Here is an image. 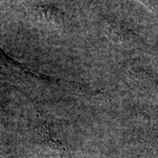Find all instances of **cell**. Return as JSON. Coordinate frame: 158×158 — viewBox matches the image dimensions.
<instances>
[{"label": "cell", "instance_id": "6da1fadb", "mask_svg": "<svg viewBox=\"0 0 158 158\" xmlns=\"http://www.w3.org/2000/svg\"><path fill=\"white\" fill-rule=\"evenodd\" d=\"M144 1H146V2H150V1H153V0H144Z\"/></svg>", "mask_w": 158, "mask_h": 158}]
</instances>
